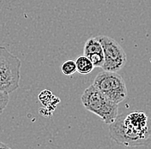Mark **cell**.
Wrapping results in <instances>:
<instances>
[{
  "label": "cell",
  "instance_id": "6da1fadb",
  "mask_svg": "<svg viewBox=\"0 0 151 149\" xmlns=\"http://www.w3.org/2000/svg\"><path fill=\"white\" fill-rule=\"evenodd\" d=\"M86 110L91 112L106 124H111L119 116V104L106 97L92 84L87 87L81 97Z\"/></svg>",
  "mask_w": 151,
  "mask_h": 149
},
{
  "label": "cell",
  "instance_id": "7a4b0ae2",
  "mask_svg": "<svg viewBox=\"0 0 151 149\" xmlns=\"http://www.w3.org/2000/svg\"><path fill=\"white\" fill-rule=\"evenodd\" d=\"M22 62L4 47L0 46V90L13 93L19 87Z\"/></svg>",
  "mask_w": 151,
  "mask_h": 149
},
{
  "label": "cell",
  "instance_id": "3957f363",
  "mask_svg": "<svg viewBox=\"0 0 151 149\" xmlns=\"http://www.w3.org/2000/svg\"><path fill=\"white\" fill-rule=\"evenodd\" d=\"M110 136L116 143L125 147L149 146L151 143V127L146 130H137L123 122L122 115H119L113 123L109 124Z\"/></svg>",
  "mask_w": 151,
  "mask_h": 149
},
{
  "label": "cell",
  "instance_id": "277c9868",
  "mask_svg": "<svg viewBox=\"0 0 151 149\" xmlns=\"http://www.w3.org/2000/svg\"><path fill=\"white\" fill-rule=\"evenodd\" d=\"M93 85L113 102L119 104L127 97L126 85L121 75L117 72H100L95 76Z\"/></svg>",
  "mask_w": 151,
  "mask_h": 149
},
{
  "label": "cell",
  "instance_id": "5b68a950",
  "mask_svg": "<svg viewBox=\"0 0 151 149\" xmlns=\"http://www.w3.org/2000/svg\"><path fill=\"white\" fill-rule=\"evenodd\" d=\"M97 39L103 47L104 61L102 69L106 71L117 72L123 69L127 61V56L122 47L111 37L100 35Z\"/></svg>",
  "mask_w": 151,
  "mask_h": 149
},
{
  "label": "cell",
  "instance_id": "8992f818",
  "mask_svg": "<svg viewBox=\"0 0 151 149\" xmlns=\"http://www.w3.org/2000/svg\"><path fill=\"white\" fill-rule=\"evenodd\" d=\"M83 54L90 59L94 67H102L105 61L103 47L97 38H89L85 42Z\"/></svg>",
  "mask_w": 151,
  "mask_h": 149
},
{
  "label": "cell",
  "instance_id": "52a82bcc",
  "mask_svg": "<svg viewBox=\"0 0 151 149\" xmlns=\"http://www.w3.org/2000/svg\"><path fill=\"white\" fill-rule=\"evenodd\" d=\"M76 64L77 72L83 74L91 73L94 68V64H92L90 59L87 56H85L84 54L77 57V58L76 60Z\"/></svg>",
  "mask_w": 151,
  "mask_h": 149
},
{
  "label": "cell",
  "instance_id": "ba28073f",
  "mask_svg": "<svg viewBox=\"0 0 151 149\" xmlns=\"http://www.w3.org/2000/svg\"><path fill=\"white\" fill-rule=\"evenodd\" d=\"M61 70H62L63 74L68 75V76H70L72 74H74L76 72H77L76 61H74V60H67V61H65L61 66Z\"/></svg>",
  "mask_w": 151,
  "mask_h": 149
},
{
  "label": "cell",
  "instance_id": "9c48e42d",
  "mask_svg": "<svg viewBox=\"0 0 151 149\" xmlns=\"http://www.w3.org/2000/svg\"><path fill=\"white\" fill-rule=\"evenodd\" d=\"M9 101V93L0 90V115L4 112Z\"/></svg>",
  "mask_w": 151,
  "mask_h": 149
},
{
  "label": "cell",
  "instance_id": "30bf717a",
  "mask_svg": "<svg viewBox=\"0 0 151 149\" xmlns=\"http://www.w3.org/2000/svg\"><path fill=\"white\" fill-rule=\"evenodd\" d=\"M0 149H11L9 146L5 143H3L0 141Z\"/></svg>",
  "mask_w": 151,
  "mask_h": 149
}]
</instances>
